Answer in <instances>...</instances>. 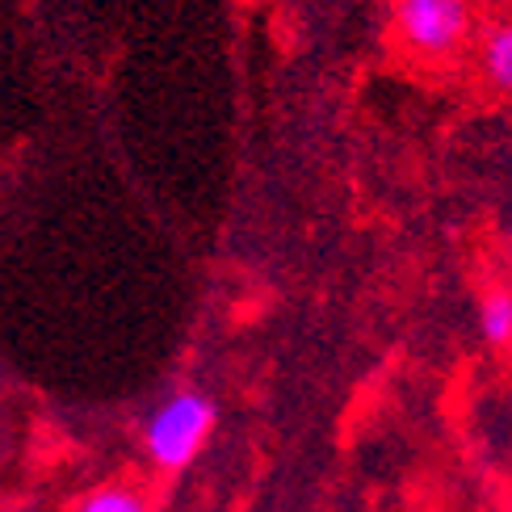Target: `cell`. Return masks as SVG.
Instances as JSON below:
<instances>
[{
    "instance_id": "obj_3",
    "label": "cell",
    "mask_w": 512,
    "mask_h": 512,
    "mask_svg": "<svg viewBox=\"0 0 512 512\" xmlns=\"http://www.w3.org/2000/svg\"><path fill=\"white\" fill-rule=\"evenodd\" d=\"M68 512H156V508L135 483H105L93 487L89 496H80Z\"/></svg>"
},
{
    "instance_id": "obj_5",
    "label": "cell",
    "mask_w": 512,
    "mask_h": 512,
    "mask_svg": "<svg viewBox=\"0 0 512 512\" xmlns=\"http://www.w3.org/2000/svg\"><path fill=\"white\" fill-rule=\"evenodd\" d=\"M483 68L496 89L512 93V26L492 30V38H487V47H483Z\"/></svg>"
},
{
    "instance_id": "obj_1",
    "label": "cell",
    "mask_w": 512,
    "mask_h": 512,
    "mask_svg": "<svg viewBox=\"0 0 512 512\" xmlns=\"http://www.w3.org/2000/svg\"><path fill=\"white\" fill-rule=\"evenodd\" d=\"M210 429H215V403L198 391H181L152 412V420H147V429H143V441L160 471H181V466L198 458Z\"/></svg>"
},
{
    "instance_id": "obj_6",
    "label": "cell",
    "mask_w": 512,
    "mask_h": 512,
    "mask_svg": "<svg viewBox=\"0 0 512 512\" xmlns=\"http://www.w3.org/2000/svg\"><path fill=\"white\" fill-rule=\"evenodd\" d=\"M508 256H512V231H508Z\"/></svg>"
},
{
    "instance_id": "obj_4",
    "label": "cell",
    "mask_w": 512,
    "mask_h": 512,
    "mask_svg": "<svg viewBox=\"0 0 512 512\" xmlns=\"http://www.w3.org/2000/svg\"><path fill=\"white\" fill-rule=\"evenodd\" d=\"M479 332L492 340L496 349L512 345V290L496 286V290L483 294V303H479Z\"/></svg>"
},
{
    "instance_id": "obj_2",
    "label": "cell",
    "mask_w": 512,
    "mask_h": 512,
    "mask_svg": "<svg viewBox=\"0 0 512 512\" xmlns=\"http://www.w3.org/2000/svg\"><path fill=\"white\" fill-rule=\"evenodd\" d=\"M395 34L420 59H450L471 38V0H391Z\"/></svg>"
}]
</instances>
